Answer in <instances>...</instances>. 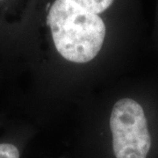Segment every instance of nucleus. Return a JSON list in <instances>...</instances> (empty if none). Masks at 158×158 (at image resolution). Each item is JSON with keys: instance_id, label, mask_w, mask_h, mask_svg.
Returning <instances> with one entry per match:
<instances>
[{"instance_id": "nucleus-4", "label": "nucleus", "mask_w": 158, "mask_h": 158, "mask_svg": "<svg viewBox=\"0 0 158 158\" xmlns=\"http://www.w3.org/2000/svg\"><path fill=\"white\" fill-rule=\"evenodd\" d=\"M19 150L14 144L0 143V158H19Z\"/></svg>"}, {"instance_id": "nucleus-1", "label": "nucleus", "mask_w": 158, "mask_h": 158, "mask_svg": "<svg viewBox=\"0 0 158 158\" xmlns=\"http://www.w3.org/2000/svg\"><path fill=\"white\" fill-rule=\"evenodd\" d=\"M48 24L57 51L63 58L77 63L93 60L101 49L106 26L98 14L70 0H56Z\"/></svg>"}, {"instance_id": "nucleus-2", "label": "nucleus", "mask_w": 158, "mask_h": 158, "mask_svg": "<svg viewBox=\"0 0 158 158\" xmlns=\"http://www.w3.org/2000/svg\"><path fill=\"white\" fill-rule=\"evenodd\" d=\"M113 152L116 158H147L151 136L141 105L132 98L115 103L110 118Z\"/></svg>"}, {"instance_id": "nucleus-3", "label": "nucleus", "mask_w": 158, "mask_h": 158, "mask_svg": "<svg viewBox=\"0 0 158 158\" xmlns=\"http://www.w3.org/2000/svg\"><path fill=\"white\" fill-rule=\"evenodd\" d=\"M70 1L95 14H99L106 11L113 2V0H70Z\"/></svg>"}, {"instance_id": "nucleus-5", "label": "nucleus", "mask_w": 158, "mask_h": 158, "mask_svg": "<svg viewBox=\"0 0 158 158\" xmlns=\"http://www.w3.org/2000/svg\"><path fill=\"white\" fill-rule=\"evenodd\" d=\"M2 1H3V0H0V2H2Z\"/></svg>"}]
</instances>
